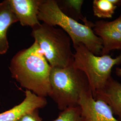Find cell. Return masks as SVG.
I'll return each mask as SVG.
<instances>
[{
  "instance_id": "52a82bcc",
  "label": "cell",
  "mask_w": 121,
  "mask_h": 121,
  "mask_svg": "<svg viewBox=\"0 0 121 121\" xmlns=\"http://www.w3.org/2000/svg\"><path fill=\"white\" fill-rule=\"evenodd\" d=\"M42 0H8L13 13L22 26L32 29L40 24L38 18Z\"/></svg>"
},
{
  "instance_id": "ba28073f",
  "label": "cell",
  "mask_w": 121,
  "mask_h": 121,
  "mask_svg": "<svg viewBox=\"0 0 121 121\" xmlns=\"http://www.w3.org/2000/svg\"><path fill=\"white\" fill-rule=\"evenodd\" d=\"M47 104L45 97L35 95L26 90L25 98L22 102L3 112L0 113V121H16L26 113L43 108Z\"/></svg>"
},
{
  "instance_id": "9a60e30c",
  "label": "cell",
  "mask_w": 121,
  "mask_h": 121,
  "mask_svg": "<svg viewBox=\"0 0 121 121\" xmlns=\"http://www.w3.org/2000/svg\"><path fill=\"white\" fill-rule=\"evenodd\" d=\"M16 121H43V120L39 114V109H36L24 114Z\"/></svg>"
},
{
  "instance_id": "5b68a950",
  "label": "cell",
  "mask_w": 121,
  "mask_h": 121,
  "mask_svg": "<svg viewBox=\"0 0 121 121\" xmlns=\"http://www.w3.org/2000/svg\"><path fill=\"white\" fill-rule=\"evenodd\" d=\"M73 65L86 76L93 98L102 91L109 78L112 68L121 64V52L115 58L107 55H96L82 44L73 47Z\"/></svg>"
},
{
  "instance_id": "277c9868",
  "label": "cell",
  "mask_w": 121,
  "mask_h": 121,
  "mask_svg": "<svg viewBox=\"0 0 121 121\" xmlns=\"http://www.w3.org/2000/svg\"><path fill=\"white\" fill-rule=\"evenodd\" d=\"M32 29L31 36L52 67L63 68L73 63L72 41L64 30L43 22Z\"/></svg>"
},
{
  "instance_id": "6da1fadb",
  "label": "cell",
  "mask_w": 121,
  "mask_h": 121,
  "mask_svg": "<svg viewBox=\"0 0 121 121\" xmlns=\"http://www.w3.org/2000/svg\"><path fill=\"white\" fill-rule=\"evenodd\" d=\"M9 68L12 78L22 87L39 96H49L52 67L35 42L29 48L17 52Z\"/></svg>"
},
{
  "instance_id": "e0dca14e",
  "label": "cell",
  "mask_w": 121,
  "mask_h": 121,
  "mask_svg": "<svg viewBox=\"0 0 121 121\" xmlns=\"http://www.w3.org/2000/svg\"><path fill=\"white\" fill-rule=\"evenodd\" d=\"M115 73L117 76L121 78V68H119V67L116 68Z\"/></svg>"
},
{
  "instance_id": "4fadbf2b",
  "label": "cell",
  "mask_w": 121,
  "mask_h": 121,
  "mask_svg": "<svg viewBox=\"0 0 121 121\" xmlns=\"http://www.w3.org/2000/svg\"><path fill=\"white\" fill-rule=\"evenodd\" d=\"M121 4L120 0H94L92 2L94 15L100 18H111Z\"/></svg>"
},
{
  "instance_id": "7c38bea8",
  "label": "cell",
  "mask_w": 121,
  "mask_h": 121,
  "mask_svg": "<svg viewBox=\"0 0 121 121\" xmlns=\"http://www.w3.org/2000/svg\"><path fill=\"white\" fill-rule=\"evenodd\" d=\"M58 8L68 17L78 21L81 20L84 23L87 20L82 13V0H56Z\"/></svg>"
},
{
  "instance_id": "30bf717a",
  "label": "cell",
  "mask_w": 121,
  "mask_h": 121,
  "mask_svg": "<svg viewBox=\"0 0 121 121\" xmlns=\"http://www.w3.org/2000/svg\"><path fill=\"white\" fill-rule=\"evenodd\" d=\"M106 102L112 109L114 115L121 121V83L111 77L104 88L94 98Z\"/></svg>"
},
{
  "instance_id": "5bb4252c",
  "label": "cell",
  "mask_w": 121,
  "mask_h": 121,
  "mask_svg": "<svg viewBox=\"0 0 121 121\" xmlns=\"http://www.w3.org/2000/svg\"><path fill=\"white\" fill-rule=\"evenodd\" d=\"M52 121H83L79 106L71 107L60 111Z\"/></svg>"
},
{
  "instance_id": "8992f818",
  "label": "cell",
  "mask_w": 121,
  "mask_h": 121,
  "mask_svg": "<svg viewBox=\"0 0 121 121\" xmlns=\"http://www.w3.org/2000/svg\"><path fill=\"white\" fill-rule=\"evenodd\" d=\"M78 106L83 121H119L108 104L93 98L91 90L81 95Z\"/></svg>"
},
{
  "instance_id": "9c48e42d",
  "label": "cell",
  "mask_w": 121,
  "mask_h": 121,
  "mask_svg": "<svg viewBox=\"0 0 121 121\" xmlns=\"http://www.w3.org/2000/svg\"><path fill=\"white\" fill-rule=\"evenodd\" d=\"M93 30L101 40V55H107L114 50L121 51V34L112 26L110 22L97 21L94 23Z\"/></svg>"
},
{
  "instance_id": "2e32d148",
  "label": "cell",
  "mask_w": 121,
  "mask_h": 121,
  "mask_svg": "<svg viewBox=\"0 0 121 121\" xmlns=\"http://www.w3.org/2000/svg\"><path fill=\"white\" fill-rule=\"evenodd\" d=\"M110 22L112 26L121 34V13L118 17L114 20L111 21Z\"/></svg>"
},
{
  "instance_id": "8fae6325",
  "label": "cell",
  "mask_w": 121,
  "mask_h": 121,
  "mask_svg": "<svg viewBox=\"0 0 121 121\" xmlns=\"http://www.w3.org/2000/svg\"><path fill=\"white\" fill-rule=\"evenodd\" d=\"M18 20L13 13L8 0L0 3V55L6 53L9 48L7 32L9 27Z\"/></svg>"
},
{
  "instance_id": "7a4b0ae2",
  "label": "cell",
  "mask_w": 121,
  "mask_h": 121,
  "mask_svg": "<svg viewBox=\"0 0 121 121\" xmlns=\"http://www.w3.org/2000/svg\"><path fill=\"white\" fill-rule=\"evenodd\" d=\"M38 18L43 23L60 27L69 35L73 47L82 44L93 54H101L102 42L93 30L94 23L82 24L68 17L58 8L56 0H42Z\"/></svg>"
},
{
  "instance_id": "3957f363",
  "label": "cell",
  "mask_w": 121,
  "mask_h": 121,
  "mask_svg": "<svg viewBox=\"0 0 121 121\" xmlns=\"http://www.w3.org/2000/svg\"><path fill=\"white\" fill-rule=\"evenodd\" d=\"M49 95L60 111L78 106L82 94L91 90L86 75L73 63L63 68L52 67Z\"/></svg>"
}]
</instances>
